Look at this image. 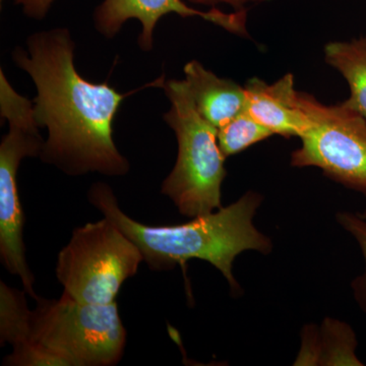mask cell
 <instances>
[{
    "label": "cell",
    "mask_w": 366,
    "mask_h": 366,
    "mask_svg": "<svg viewBox=\"0 0 366 366\" xmlns=\"http://www.w3.org/2000/svg\"><path fill=\"white\" fill-rule=\"evenodd\" d=\"M13 352L4 360L9 366H72L71 361L47 347L33 341L13 346Z\"/></svg>",
    "instance_id": "cell-14"
},
{
    "label": "cell",
    "mask_w": 366,
    "mask_h": 366,
    "mask_svg": "<svg viewBox=\"0 0 366 366\" xmlns=\"http://www.w3.org/2000/svg\"><path fill=\"white\" fill-rule=\"evenodd\" d=\"M0 112L9 131L0 144V259L9 274L21 279L25 292L34 300V276L25 254L24 213L16 174L26 157H40L43 144L32 101L16 93L0 71Z\"/></svg>",
    "instance_id": "cell-6"
},
{
    "label": "cell",
    "mask_w": 366,
    "mask_h": 366,
    "mask_svg": "<svg viewBox=\"0 0 366 366\" xmlns=\"http://www.w3.org/2000/svg\"><path fill=\"white\" fill-rule=\"evenodd\" d=\"M310 119L301 146L291 154L293 167H317L335 182L366 196V118L343 103L326 105L298 92Z\"/></svg>",
    "instance_id": "cell-7"
},
{
    "label": "cell",
    "mask_w": 366,
    "mask_h": 366,
    "mask_svg": "<svg viewBox=\"0 0 366 366\" xmlns=\"http://www.w3.org/2000/svg\"><path fill=\"white\" fill-rule=\"evenodd\" d=\"M89 202L112 221L143 254L144 262L153 271H168L189 259H203L222 273L233 292L240 291L233 274L238 254L255 250L268 254L273 249L271 239L254 224L261 194L247 192L235 203L189 223L172 226H149L134 220L120 209L112 187L103 182L92 185Z\"/></svg>",
    "instance_id": "cell-2"
},
{
    "label": "cell",
    "mask_w": 366,
    "mask_h": 366,
    "mask_svg": "<svg viewBox=\"0 0 366 366\" xmlns=\"http://www.w3.org/2000/svg\"><path fill=\"white\" fill-rule=\"evenodd\" d=\"M247 110L273 134L300 137L310 127V119L301 107L295 76L287 74L273 84L252 78L244 86Z\"/></svg>",
    "instance_id": "cell-9"
},
{
    "label": "cell",
    "mask_w": 366,
    "mask_h": 366,
    "mask_svg": "<svg viewBox=\"0 0 366 366\" xmlns=\"http://www.w3.org/2000/svg\"><path fill=\"white\" fill-rule=\"evenodd\" d=\"M169 14L183 18L199 16L235 35L249 36L245 9H236L234 13H224L217 9L201 11L187 6L183 0H104L94 11V24L99 33L113 38L127 21L137 19L142 25L139 47L144 51H151L156 25L162 16Z\"/></svg>",
    "instance_id": "cell-8"
},
{
    "label": "cell",
    "mask_w": 366,
    "mask_h": 366,
    "mask_svg": "<svg viewBox=\"0 0 366 366\" xmlns=\"http://www.w3.org/2000/svg\"><path fill=\"white\" fill-rule=\"evenodd\" d=\"M272 136L274 134L259 124L247 108L217 131L219 147L225 158L242 153Z\"/></svg>",
    "instance_id": "cell-13"
},
{
    "label": "cell",
    "mask_w": 366,
    "mask_h": 366,
    "mask_svg": "<svg viewBox=\"0 0 366 366\" xmlns=\"http://www.w3.org/2000/svg\"><path fill=\"white\" fill-rule=\"evenodd\" d=\"M162 88L171 102L164 119L177 136L178 154L161 192L183 216L207 215L222 208L221 187L227 174L218 129L197 112L185 79L165 81Z\"/></svg>",
    "instance_id": "cell-3"
},
{
    "label": "cell",
    "mask_w": 366,
    "mask_h": 366,
    "mask_svg": "<svg viewBox=\"0 0 366 366\" xmlns=\"http://www.w3.org/2000/svg\"><path fill=\"white\" fill-rule=\"evenodd\" d=\"M190 4H202V6H214L219 4H226L236 9H242L243 6L249 2H264L268 0H187Z\"/></svg>",
    "instance_id": "cell-17"
},
{
    "label": "cell",
    "mask_w": 366,
    "mask_h": 366,
    "mask_svg": "<svg viewBox=\"0 0 366 366\" xmlns=\"http://www.w3.org/2000/svg\"><path fill=\"white\" fill-rule=\"evenodd\" d=\"M183 71L197 112L217 129L247 107L244 86L232 79L219 78L197 60L187 62Z\"/></svg>",
    "instance_id": "cell-10"
},
{
    "label": "cell",
    "mask_w": 366,
    "mask_h": 366,
    "mask_svg": "<svg viewBox=\"0 0 366 366\" xmlns=\"http://www.w3.org/2000/svg\"><path fill=\"white\" fill-rule=\"evenodd\" d=\"M26 46L28 51L14 49L13 59L37 89L34 115L48 131L40 158L71 177L127 174L129 163L115 146L112 124L134 92L120 94L107 83L84 79L74 67V43L67 29L33 34Z\"/></svg>",
    "instance_id": "cell-1"
},
{
    "label": "cell",
    "mask_w": 366,
    "mask_h": 366,
    "mask_svg": "<svg viewBox=\"0 0 366 366\" xmlns=\"http://www.w3.org/2000/svg\"><path fill=\"white\" fill-rule=\"evenodd\" d=\"M361 216L363 217V218L366 219V211L365 212H363L362 214H360Z\"/></svg>",
    "instance_id": "cell-18"
},
{
    "label": "cell",
    "mask_w": 366,
    "mask_h": 366,
    "mask_svg": "<svg viewBox=\"0 0 366 366\" xmlns=\"http://www.w3.org/2000/svg\"><path fill=\"white\" fill-rule=\"evenodd\" d=\"M337 220L349 234L353 236L362 252L363 259H365V272L353 281L352 288L355 300L360 303L361 308L366 312V219L363 218L360 214L342 212L337 215Z\"/></svg>",
    "instance_id": "cell-15"
},
{
    "label": "cell",
    "mask_w": 366,
    "mask_h": 366,
    "mask_svg": "<svg viewBox=\"0 0 366 366\" xmlns=\"http://www.w3.org/2000/svg\"><path fill=\"white\" fill-rule=\"evenodd\" d=\"M325 60L340 72L350 88L344 105L366 118V35L325 46Z\"/></svg>",
    "instance_id": "cell-11"
},
{
    "label": "cell",
    "mask_w": 366,
    "mask_h": 366,
    "mask_svg": "<svg viewBox=\"0 0 366 366\" xmlns=\"http://www.w3.org/2000/svg\"><path fill=\"white\" fill-rule=\"evenodd\" d=\"M36 301L26 341L59 353L72 366H112L122 360L127 331L117 301L90 305L64 293L57 300L38 297Z\"/></svg>",
    "instance_id": "cell-4"
},
{
    "label": "cell",
    "mask_w": 366,
    "mask_h": 366,
    "mask_svg": "<svg viewBox=\"0 0 366 366\" xmlns=\"http://www.w3.org/2000/svg\"><path fill=\"white\" fill-rule=\"evenodd\" d=\"M142 262L143 254L136 243L104 217L72 232L60 250L56 276L69 297L90 305H110Z\"/></svg>",
    "instance_id": "cell-5"
},
{
    "label": "cell",
    "mask_w": 366,
    "mask_h": 366,
    "mask_svg": "<svg viewBox=\"0 0 366 366\" xmlns=\"http://www.w3.org/2000/svg\"><path fill=\"white\" fill-rule=\"evenodd\" d=\"M14 1L23 7L24 13L29 18L42 20L49 11L54 0H14Z\"/></svg>",
    "instance_id": "cell-16"
},
{
    "label": "cell",
    "mask_w": 366,
    "mask_h": 366,
    "mask_svg": "<svg viewBox=\"0 0 366 366\" xmlns=\"http://www.w3.org/2000/svg\"><path fill=\"white\" fill-rule=\"evenodd\" d=\"M30 310L24 293L0 282V340L1 345L26 341Z\"/></svg>",
    "instance_id": "cell-12"
}]
</instances>
